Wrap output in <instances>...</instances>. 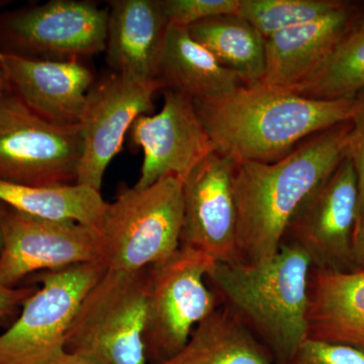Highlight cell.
<instances>
[{"instance_id": "obj_6", "label": "cell", "mask_w": 364, "mask_h": 364, "mask_svg": "<svg viewBox=\"0 0 364 364\" xmlns=\"http://www.w3.org/2000/svg\"><path fill=\"white\" fill-rule=\"evenodd\" d=\"M215 264L207 254L181 246L167 259L151 265L145 328L148 364L176 355L220 306L219 296L207 284Z\"/></svg>"}, {"instance_id": "obj_29", "label": "cell", "mask_w": 364, "mask_h": 364, "mask_svg": "<svg viewBox=\"0 0 364 364\" xmlns=\"http://www.w3.org/2000/svg\"><path fill=\"white\" fill-rule=\"evenodd\" d=\"M353 263L356 269L364 270V212L359 218L353 236Z\"/></svg>"}, {"instance_id": "obj_10", "label": "cell", "mask_w": 364, "mask_h": 364, "mask_svg": "<svg viewBox=\"0 0 364 364\" xmlns=\"http://www.w3.org/2000/svg\"><path fill=\"white\" fill-rule=\"evenodd\" d=\"M0 284L16 287L33 273L102 262V238L95 227L50 221L2 205Z\"/></svg>"}, {"instance_id": "obj_18", "label": "cell", "mask_w": 364, "mask_h": 364, "mask_svg": "<svg viewBox=\"0 0 364 364\" xmlns=\"http://www.w3.org/2000/svg\"><path fill=\"white\" fill-rule=\"evenodd\" d=\"M308 338L364 351V270L312 269L309 286Z\"/></svg>"}, {"instance_id": "obj_2", "label": "cell", "mask_w": 364, "mask_h": 364, "mask_svg": "<svg viewBox=\"0 0 364 364\" xmlns=\"http://www.w3.org/2000/svg\"><path fill=\"white\" fill-rule=\"evenodd\" d=\"M193 105L215 152L237 162L269 164L310 136L350 121L353 97L314 100L256 85Z\"/></svg>"}, {"instance_id": "obj_5", "label": "cell", "mask_w": 364, "mask_h": 364, "mask_svg": "<svg viewBox=\"0 0 364 364\" xmlns=\"http://www.w3.org/2000/svg\"><path fill=\"white\" fill-rule=\"evenodd\" d=\"M182 181L162 177L148 188L122 189L107 203L102 224V261L107 269L134 270L167 259L181 247Z\"/></svg>"}, {"instance_id": "obj_4", "label": "cell", "mask_w": 364, "mask_h": 364, "mask_svg": "<svg viewBox=\"0 0 364 364\" xmlns=\"http://www.w3.org/2000/svg\"><path fill=\"white\" fill-rule=\"evenodd\" d=\"M150 267L107 269L86 294L64 352L93 364H148L145 328Z\"/></svg>"}, {"instance_id": "obj_24", "label": "cell", "mask_w": 364, "mask_h": 364, "mask_svg": "<svg viewBox=\"0 0 364 364\" xmlns=\"http://www.w3.org/2000/svg\"><path fill=\"white\" fill-rule=\"evenodd\" d=\"M341 0H240L238 14L269 39L275 33L317 20L339 9Z\"/></svg>"}, {"instance_id": "obj_13", "label": "cell", "mask_w": 364, "mask_h": 364, "mask_svg": "<svg viewBox=\"0 0 364 364\" xmlns=\"http://www.w3.org/2000/svg\"><path fill=\"white\" fill-rule=\"evenodd\" d=\"M233 158L214 152L182 182L181 246L207 254L215 262H241L237 234Z\"/></svg>"}, {"instance_id": "obj_30", "label": "cell", "mask_w": 364, "mask_h": 364, "mask_svg": "<svg viewBox=\"0 0 364 364\" xmlns=\"http://www.w3.org/2000/svg\"><path fill=\"white\" fill-rule=\"evenodd\" d=\"M47 364H93L90 363V361H86L85 359H81L79 358H76V356L71 355V354L66 353V352H63L61 355H59L58 358L53 359L52 361H50L49 363Z\"/></svg>"}, {"instance_id": "obj_15", "label": "cell", "mask_w": 364, "mask_h": 364, "mask_svg": "<svg viewBox=\"0 0 364 364\" xmlns=\"http://www.w3.org/2000/svg\"><path fill=\"white\" fill-rule=\"evenodd\" d=\"M11 92L51 123L78 124L95 75L80 61H52L4 55L0 61Z\"/></svg>"}, {"instance_id": "obj_7", "label": "cell", "mask_w": 364, "mask_h": 364, "mask_svg": "<svg viewBox=\"0 0 364 364\" xmlns=\"http://www.w3.org/2000/svg\"><path fill=\"white\" fill-rule=\"evenodd\" d=\"M83 143L79 124L43 119L9 88L0 97V181L31 186L76 182Z\"/></svg>"}, {"instance_id": "obj_11", "label": "cell", "mask_w": 364, "mask_h": 364, "mask_svg": "<svg viewBox=\"0 0 364 364\" xmlns=\"http://www.w3.org/2000/svg\"><path fill=\"white\" fill-rule=\"evenodd\" d=\"M358 183L345 157L337 169L309 196L287 227L284 241L309 256L314 269L352 272L354 231L358 217Z\"/></svg>"}, {"instance_id": "obj_34", "label": "cell", "mask_w": 364, "mask_h": 364, "mask_svg": "<svg viewBox=\"0 0 364 364\" xmlns=\"http://www.w3.org/2000/svg\"><path fill=\"white\" fill-rule=\"evenodd\" d=\"M6 316H0V326H2L6 322Z\"/></svg>"}, {"instance_id": "obj_27", "label": "cell", "mask_w": 364, "mask_h": 364, "mask_svg": "<svg viewBox=\"0 0 364 364\" xmlns=\"http://www.w3.org/2000/svg\"><path fill=\"white\" fill-rule=\"evenodd\" d=\"M350 123L345 157L350 160L358 176V222L364 212V88L353 97Z\"/></svg>"}, {"instance_id": "obj_8", "label": "cell", "mask_w": 364, "mask_h": 364, "mask_svg": "<svg viewBox=\"0 0 364 364\" xmlns=\"http://www.w3.org/2000/svg\"><path fill=\"white\" fill-rule=\"evenodd\" d=\"M107 272L102 262L44 272L18 318L0 334V364H47L64 352L79 305Z\"/></svg>"}, {"instance_id": "obj_23", "label": "cell", "mask_w": 364, "mask_h": 364, "mask_svg": "<svg viewBox=\"0 0 364 364\" xmlns=\"http://www.w3.org/2000/svg\"><path fill=\"white\" fill-rule=\"evenodd\" d=\"M364 88V4L335 49L317 70L291 88L314 100L354 97Z\"/></svg>"}, {"instance_id": "obj_21", "label": "cell", "mask_w": 364, "mask_h": 364, "mask_svg": "<svg viewBox=\"0 0 364 364\" xmlns=\"http://www.w3.org/2000/svg\"><path fill=\"white\" fill-rule=\"evenodd\" d=\"M0 203L39 219L76 222L97 229L107 207L100 191L76 182L31 186L0 181Z\"/></svg>"}, {"instance_id": "obj_17", "label": "cell", "mask_w": 364, "mask_h": 364, "mask_svg": "<svg viewBox=\"0 0 364 364\" xmlns=\"http://www.w3.org/2000/svg\"><path fill=\"white\" fill-rule=\"evenodd\" d=\"M169 21L161 0H114L107 20V63L116 73L159 80Z\"/></svg>"}, {"instance_id": "obj_26", "label": "cell", "mask_w": 364, "mask_h": 364, "mask_svg": "<svg viewBox=\"0 0 364 364\" xmlns=\"http://www.w3.org/2000/svg\"><path fill=\"white\" fill-rule=\"evenodd\" d=\"M287 364H364V351L349 345L308 338Z\"/></svg>"}, {"instance_id": "obj_25", "label": "cell", "mask_w": 364, "mask_h": 364, "mask_svg": "<svg viewBox=\"0 0 364 364\" xmlns=\"http://www.w3.org/2000/svg\"><path fill=\"white\" fill-rule=\"evenodd\" d=\"M239 4L240 0H161L169 23L184 28L215 16L238 14Z\"/></svg>"}, {"instance_id": "obj_32", "label": "cell", "mask_w": 364, "mask_h": 364, "mask_svg": "<svg viewBox=\"0 0 364 364\" xmlns=\"http://www.w3.org/2000/svg\"><path fill=\"white\" fill-rule=\"evenodd\" d=\"M1 215H2V203H0V252H1V247H2Z\"/></svg>"}, {"instance_id": "obj_22", "label": "cell", "mask_w": 364, "mask_h": 364, "mask_svg": "<svg viewBox=\"0 0 364 364\" xmlns=\"http://www.w3.org/2000/svg\"><path fill=\"white\" fill-rule=\"evenodd\" d=\"M188 30L243 85H259L265 71V39L247 21L237 14H226L198 21Z\"/></svg>"}, {"instance_id": "obj_20", "label": "cell", "mask_w": 364, "mask_h": 364, "mask_svg": "<svg viewBox=\"0 0 364 364\" xmlns=\"http://www.w3.org/2000/svg\"><path fill=\"white\" fill-rule=\"evenodd\" d=\"M160 364H275L272 354L226 305L198 325L186 344Z\"/></svg>"}, {"instance_id": "obj_16", "label": "cell", "mask_w": 364, "mask_h": 364, "mask_svg": "<svg viewBox=\"0 0 364 364\" xmlns=\"http://www.w3.org/2000/svg\"><path fill=\"white\" fill-rule=\"evenodd\" d=\"M359 4L345 1L322 18L275 33L265 41L259 85L291 90L322 65L355 18Z\"/></svg>"}, {"instance_id": "obj_35", "label": "cell", "mask_w": 364, "mask_h": 364, "mask_svg": "<svg viewBox=\"0 0 364 364\" xmlns=\"http://www.w3.org/2000/svg\"><path fill=\"white\" fill-rule=\"evenodd\" d=\"M2 58H4V54H2L1 52H0V61H1Z\"/></svg>"}, {"instance_id": "obj_3", "label": "cell", "mask_w": 364, "mask_h": 364, "mask_svg": "<svg viewBox=\"0 0 364 364\" xmlns=\"http://www.w3.org/2000/svg\"><path fill=\"white\" fill-rule=\"evenodd\" d=\"M313 265L289 242L256 263L215 262L208 274L215 293L272 354L287 364L308 339L309 286Z\"/></svg>"}, {"instance_id": "obj_1", "label": "cell", "mask_w": 364, "mask_h": 364, "mask_svg": "<svg viewBox=\"0 0 364 364\" xmlns=\"http://www.w3.org/2000/svg\"><path fill=\"white\" fill-rule=\"evenodd\" d=\"M350 121L304 141L279 161H236L237 234L241 262L272 257L301 205L345 158Z\"/></svg>"}, {"instance_id": "obj_31", "label": "cell", "mask_w": 364, "mask_h": 364, "mask_svg": "<svg viewBox=\"0 0 364 364\" xmlns=\"http://www.w3.org/2000/svg\"><path fill=\"white\" fill-rule=\"evenodd\" d=\"M7 88H9V85H7L6 73H4V69L0 66V97L6 92Z\"/></svg>"}, {"instance_id": "obj_19", "label": "cell", "mask_w": 364, "mask_h": 364, "mask_svg": "<svg viewBox=\"0 0 364 364\" xmlns=\"http://www.w3.org/2000/svg\"><path fill=\"white\" fill-rule=\"evenodd\" d=\"M159 80L163 90L181 92L193 100L225 97L243 85L236 73L196 42L188 28H167Z\"/></svg>"}, {"instance_id": "obj_28", "label": "cell", "mask_w": 364, "mask_h": 364, "mask_svg": "<svg viewBox=\"0 0 364 364\" xmlns=\"http://www.w3.org/2000/svg\"><path fill=\"white\" fill-rule=\"evenodd\" d=\"M38 287H6L0 284V316L9 318L18 311Z\"/></svg>"}, {"instance_id": "obj_9", "label": "cell", "mask_w": 364, "mask_h": 364, "mask_svg": "<svg viewBox=\"0 0 364 364\" xmlns=\"http://www.w3.org/2000/svg\"><path fill=\"white\" fill-rule=\"evenodd\" d=\"M109 7L51 0L0 14V52L52 61H80L105 51Z\"/></svg>"}, {"instance_id": "obj_12", "label": "cell", "mask_w": 364, "mask_h": 364, "mask_svg": "<svg viewBox=\"0 0 364 364\" xmlns=\"http://www.w3.org/2000/svg\"><path fill=\"white\" fill-rule=\"evenodd\" d=\"M160 80H145L112 72L86 95L79 121L83 150L76 183L100 191L107 166L122 149L136 117L153 109Z\"/></svg>"}, {"instance_id": "obj_33", "label": "cell", "mask_w": 364, "mask_h": 364, "mask_svg": "<svg viewBox=\"0 0 364 364\" xmlns=\"http://www.w3.org/2000/svg\"><path fill=\"white\" fill-rule=\"evenodd\" d=\"M9 4H11V1H7V0H0V9H4V7L9 6Z\"/></svg>"}, {"instance_id": "obj_14", "label": "cell", "mask_w": 364, "mask_h": 364, "mask_svg": "<svg viewBox=\"0 0 364 364\" xmlns=\"http://www.w3.org/2000/svg\"><path fill=\"white\" fill-rule=\"evenodd\" d=\"M163 92L161 111L136 117L130 129L132 144L144 153L140 177L134 186L138 189L167 176L183 182L198 163L215 151L193 100L177 91Z\"/></svg>"}]
</instances>
